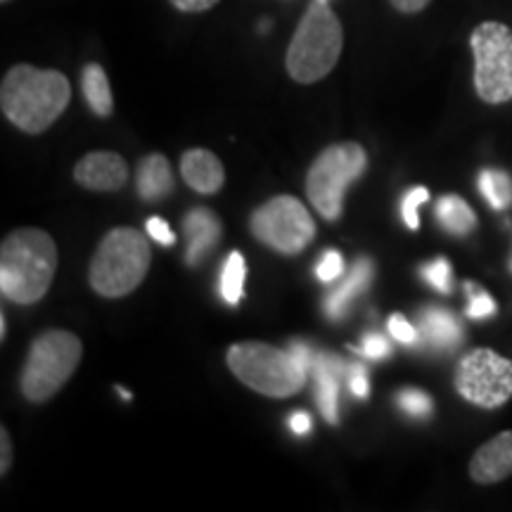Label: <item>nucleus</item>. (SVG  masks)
<instances>
[{"label": "nucleus", "instance_id": "nucleus-1", "mask_svg": "<svg viewBox=\"0 0 512 512\" xmlns=\"http://www.w3.org/2000/svg\"><path fill=\"white\" fill-rule=\"evenodd\" d=\"M72 100L69 79L57 69H36L31 64H15L0 83V110L19 131H48L67 110Z\"/></svg>", "mask_w": 512, "mask_h": 512}, {"label": "nucleus", "instance_id": "nucleus-2", "mask_svg": "<svg viewBox=\"0 0 512 512\" xmlns=\"http://www.w3.org/2000/svg\"><path fill=\"white\" fill-rule=\"evenodd\" d=\"M313 358L316 354L304 342H292L290 349L266 342H238L228 349L226 363L230 373L256 394L287 399L302 392L309 382Z\"/></svg>", "mask_w": 512, "mask_h": 512}, {"label": "nucleus", "instance_id": "nucleus-3", "mask_svg": "<svg viewBox=\"0 0 512 512\" xmlns=\"http://www.w3.org/2000/svg\"><path fill=\"white\" fill-rule=\"evenodd\" d=\"M57 271V247L46 230L19 228L0 247V294L31 306L46 297Z\"/></svg>", "mask_w": 512, "mask_h": 512}, {"label": "nucleus", "instance_id": "nucleus-4", "mask_svg": "<svg viewBox=\"0 0 512 512\" xmlns=\"http://www.w3.org/2000/svg\"><path fill=\"white\" fill-rule=\"evenodd\" d=\"M344 48V29L328 0H313L299 19L287 48V74L297 83H316L337 67Z\"/></svg>", "mask_w": 512, "mask_h": 512}, {"label": "nucleus", "instance_id": "nucleus-5", "mask_svg": "<svg viewBox=\"0 0 512 512\" xmlns=\"http://www.w3.org/2000/svg\"><path fill=\"white\" fill-rule=\"evenodd\" d=\"M152 264V249L136 228H114L100 240L91 266L88 283L100 297L119 299L143 283Z\"/></svg>", "mask_w": 512, "mask_h": 512}, {"label": "nucleus", "instance_id": "nucleus-6", "mask_svg": "<svg viewBox=\"0 0 512 512\" xmlns=\"http://www.w3.org/2000/svg\"><path fill=\"white\" fill-rule=\"evenodd\" d=\"M83 356V344L74 332L48 330L31 342L27 361L22 368L24 399L31 403H46L72 380Z\"/></svg>", "mask_w": 512, "mask_h": 512}, {"label": "nucleus", "instance_id": "nucleus-7", "mask_svg": "<svg viewBox=\"0 0 512 512\" xmlns=\"http://www.w3.org/2000/svg\"><path fill=\"white\" fill-rule=\"evenodd\" d=\"M368 152L358 143L325 147L306 174V195L325 221H337L344 211L349 185L366 174Z\"/></svg>", "mask_w": 512, "mask_h": 512}, {"label": "nucleus", "instance_id": "nucleus-8", "mask_svg": "<svg viewBox=\"0 0 512 512\" xmlns=\"http://www.w3.org/2000/svg\"><path fill=\"white\" fill-rule=\"evenodd\" d=\"M475 91L486 105L512 100V29L501 22H482L472 31Z\"/></svg>", "mask_w": 512, "mask_h": 512}, {"label": "nucleus", "instance_id": "nucleus-9", "mask_svg": "<svg viewBox=\"0 0 512 512\" xmlns=\"http://www.w3.org/2000/svg\"><path fill=\"white\" fill-rule=\"evenodd\" d=\"M254 238L273 252L294 256L304 252L316 238V223L302 200L278 195L261 204L249 221Z\"/></svg>", "mask_w": 512, "mask_h": 512}, {"label": "nucleus", "instance_id": "nucleus-10", "mask_svg": "<svg viewBox=\"0 0 512 512\" xmlns=\"http://www.w3.org/2000/svg\"><path fill=\"white\" fill-rule=\"evenodd\" d=\"M453 384L472 406L501 408L512 399V361L494 349H472L458 361Z\"/></svg>", "mask_w": 512, "mask_h": 512}, {"label": "nucleus", "instance_id": "nucleus-11", "mask_svg": "<svg viewBox=\"0 0 512 512\" xmlns=\"http://www.w3.org/2000/svg\"><path fill=\"white\" fill-rule=\"evenodd\" d=\"M74 181L93 192H117L128 181V164L117 152H88L74 166Z\"/></svg>", "mask_w": 512, "mask_h": 512}, {"label": "nucleus", "instance_id": "nucleus-12", "mask_svg": "<svg viewBox=\"0 0 512 512\" xmlns=\"http://www.w3.org/2000/svg\"><path fill=\"white\" fill-rule=\"evenodd\" d=\"M512 475V430L496 434L477 448L470 460V477L477 484H498Z\"/></svg>", "mask_w": 512, "mask_h": 512}, {"label": "nucleus", "instance_id": "nucleus-13", "mask_svg": "<svg viewBox=\"0 0 512 512\" xmlns=\"http://www.w3.org/2000/svg\"><path fill=\"white\" fill-rule=\"evenodd\" d=\"M183 235L188 247H185V261L188 266H197L209 256L211 249L219 245L221 223L216 214L207 207L190 209L183 219Z\"/></svg>", "mask_w": 512, "mask_h": 512}, {"label": "nucleus", "instance_id": "nucleus-14", "mask_svg": "<svg viewBox=\"0 0 512 512\" xmlns=\"http://www.w3.org/2000/svg\"><path fill=\"white\" fill-rule=\"evenodd\" d=\"M344 366L337 356L332 354H316L313 358V382H316V401L323 418L330 422V425H337L339 422V380H342Z\"/></svg>", "mask_w": 512, "mask_h": 512}, {"label": "nucleus", "instance_id": "nucleus-15", "mask_svg": "<svg viewBox=\"0 0 512 512\" xmlns=\"http://www.w3.org/2000/svg\"><path fill=\"white\" fill-rule=\"evenodd\" d=\"M181 176L200 195H216L226 183V171H223L221 159L214 152L202 150V147L188 150L181 157Z\"/></svg>", "mask_w": 512, "mask_h": 512}, {"label": "nucleus", "instance_id": "nucleus-16", "mask_svg": "<svg viewBox=\"0 0 512 512\" xmlns=\"http://www.w3.org/2000/svg\"><path fill=\"white\" fill-rule=\"evenodd\" d=\"M373 273V261H370L368 256L356 259V264L351 266V271L347 275H344L342 283H339L335 290L328 294V299H325V313H328L330 320H342L347 316L354 299L361 297V294L370 287V283H373Z\"/></svg>", "mask_w": 512, "mask_h": 512}, {"label": "nucleus", "instance_id": "nucleus-17", "mask_svg": "<svg viewBox=\"0 0 512 512\" xmlns=\"http://www.w3.org/2000/svg\"><path fill=\"white\" fill-rule=\"evenodd\" d=\"M420 339L430 349L453 351L463 342V325L456 313L432 306L420 316Z\"/></svg>", "mask_w": 512, "mask_h": 512}, {"label": "nucleus", "instance_id": "nucleus-18", "mask_svg": "<svg viewBox=\"0 0 512 512\" xmlns=\"http://www.w3.org/2000/svg\"><path fill=\"white\" fill-rule=\"evenodd\" d=\"M176 188L174 169L164 155H147L138 162L136 190L145 202H159Z\"/></svg>", "mask_w": 512, "mask_h": 512}, {"label": "nucleus", "instance_id": "nucleus-19", "mask_svg": "<svg viewBox=\"0 0 512 512\" xmlns=\"http://www.w3.org/2000/svg\"><path fill=\"white\" fill-rule=\"evenodd\" d=\"M81 88H83V98H86L88 107L95 117L107 119L112 117L114 112V98H112V86L110 79H107L105 69L100 64H86L81 72Z\"/></svg>", "mask_w": 512, "mask_h": 512}, {"label": "nucleus", "instance_id": "nucleus-20", "mask_svg": "<svg viewBox=\"0 0 512 512\" xmlns=\"http://www.w3.org/2000/svg\"><path fill=\"white\" fill-rule=\"evenodd\" d=\"M437 221L446 233L456 235V238H465V235H470L477 228V214L458 195L441 197L437 202Z\"/></svg>", "mask_w": 512, "mask_h": 512}, {"label": "nucleus", "instance_id": "nucleus-21", "mask_svg": "<svg viewBox=\"0 0 512 512\" xmlns=\"http://www.w3.org/2000/svg\"><path fill=\"white\" fill-rule=\"evenodd\" d=\"M247 264L240 252H230L226 264L221 268V297L228 306H238L245 294Z\"/></svg>", "mask_w": 512, "mask_h": 512}, {"label": "nucleus", "instance_id": "nucleus-22", "mask_svg": "<svg viewBox=\"0 0 512 512\" xmlns=\"http://www.w3.org/2000/svg\"><path fill=\"white\" fill-rule=\"evenodd\" d=\"M479 192L491 209L505 211L512 204V178L505 171L484 169L479 174Z\"/></svg>", "mask_w": 512, "mask_h": 512}, {"label": "nucleus", "instance_id": "nucleus-23", "mask_svg": "<svg viewBox=\"0 0 512 512\" xmlns=\"http://www.w3.org/2000/svg\"><path fill=\"white\" fill-rule=\"evenodd\" d=\"M396 406L415 420H425L432 415L434 403L432 396L422 392V389H401V392L396 394Z\"/></svg>", "mask_w": 512, "mask_h": 512}, {"label": "nucleus", "instance_id": "nucleus-24", "mask_svg": "<svg viewBox=\"0 0 512 512\" xmlns=\"http://www.w3.org/2000/svg\"><path fill=\"white\" fill-rule=\"evenodd\" d=\"M422 275H425L427 283H430L437 292L451 294V290H453V268H451V264H448V259H444V256H437L432 264H427L425 268H422Z\"/></svg>", "mask_w": 512, "mask_h": 512}, {"label": "nucleus", "instance_id": "nucleus-25", "mask_svg": "<svg viewBox=\"0 0 512 512\" xmlns=\"http://www.w3.org/2000/svg\"><path fill=\"white\" fill-rule=\"evenodd\" d=\"M465 290L470 292V299H467V318L472 320H484V318H491L496 313V302L494 297H491L489 292L479 290L477 285L467 283Z\"/></svg>", "mask_w": 512, "mask_h": 512}, {"label": "nucleus", "instance_id": "nucleus-26", "mask_svg": "<svg viewBox=\"0 0 512 512\" xmlns=\"http://www.w3.org/2000/svg\"><path fill=\"white\" fill-rule=\"evenodd\" d=\"M430 200V190L422 188H413L411 192H406V197H403L401 202V216H403V223H406V228L411 230H418L420 228V216H418V209Z\"/></svg>", "mask_w": 512, "mask_h": 512}, {"label": "nucleus", "instance_id": "nucleus-27", "mask_svg": "<svg viewBox=\"0 0 512 512\" xmlns=\"http://www.w3.org/2000/svg\"><path fill=\"white\" fill-rule=\"evenodd\" d=\"M344 256L337 252V249H330V252H325L320 256L318 266H316V275L320 283H335L337 278H342L344 275Z\"/></svg>", "mask_w": 512, "mask_h": 512}, {"label": "nucleus", "instance_id": "nucleus-28", "mask_svg": "<svg viewBox=\"0 0 512 512\" xmlns=\"http://www.w3.org/2000/svg\"><path fill=\"white\" fill-rule=\"evenodd\" d=\"M358 351L361 356L370 358V361H382V358H387L392 354V344H389V339L380 335V332H370V335L363 337V344L361 349H354Z\"/></svg>", "mask_w": 512, "mask_h": 512}, {"label": "nucleus", "instance_id": "nucleus-29", "mask_svg": "<svg viewBox=\"0 0 512 512\" xmlns=\"http://www.w3.org/2000/svg\"><path fill=\"white\" fill-rule=\"evenodd\" d=\"M387 330H389V335H392L396 342H401V344H418L420 342V330H415L413 325L408 323V318L401 316V313H394V316L387 320Z\"/></svg>", "mask_w": 512, "mask_h": 512}, {"label": "nucleus", "instance_id": "nucleus-30", "mask_svg": "<svg viewBox=\"0 0 512 512\" xmlns=\"http://www.w3.org/2000/svg\"><path fill=\"white\" fill-rule=\"evenodd\" d=\"M347 387L356 399H368L370 396V382L366 368H363L361 363H354V366L347 368Z\"/></svg>", "mask_w": 512, "mask_h": 512}, {"label": "nucleus", "instance_id": "nucleus-31", "mask_svg": "<svg viewBox=\"0 0 512 512\" xmlns=\"http://www.w3.org/2000/svg\"><path fill=\"white\" fill-rule=\"evenodd\" d=\"M147 235H150L152 240L159 242V245H164V247L176 245L174 230L169 228V223H166L162 216H152V219L147 221Z\"/></svg>", "mask_w": 512, "mask_h": 512}, {"label": "nucleus", "instance_id": "nucleus-32", "mask_svg": "<svg viewBox=\"0 0 512 512\" xmlns=\"http://www.w3.org/2000/svg\"><path fill=\"white\" fill-rule=\"evenodd\" d=\"M169 3L181 12H207L214 8L219 0H169Z\"/></svg>", "mask_w": 512, "mask_h": 512}, {"label": "nucleus", "instance_id": "nucleus-33", "mask_svg": "<svg viewBox=\"0 0 512 512\" xmlns=\"http://www.w3.org/2000/svg\"><path fill=\"white\" fill-rule=\"evenodd\" d=\"M0 475H8V470H10V465H12V444H10V434H8V430H0Z\"/></svg>", "mask_w": 512, "mask_h": 512}, {"label": "nucleus", "instance_id": "nucleus-34", "mask_svg": "<svg viewBox=\"0 0 512 512\" xmlns=\"http://www.w3.org/2000/svg\"><path fill=\"white\" fill-rule=\"evenodd\" d=\"M313 427V420L309 413L304 411H297L294 415H290V430L297 434V437H304V434H309Z\"/></svg>", "mask_w": 512, "mask_h": 512}, {"label": "nucleus", "instance_id": "nucleus-35", "mask_svg": "<svg viewBox=\"0 0 512 512\" xmlns=\"http://www.w3.org/2000/svg\"><path fill=\"white\" fill-rule=\"evenodd\" d=\"M394 5V10L403 12V15H418L432 3V0H389Z\"/></svg>", "mask_w": 512, "mask_h": 512}, {"label": "nucleus", "instance_id": "nucleus-36", "mask_svg": "<svg viewBox=\"0 0 512 512\" xmlns=\"http://www.w3.org/2000/svg\"><path fill=\"white\" fill-rule=\"evenodd\" d=\"M5 332H8V323H5V316H0V339H5Z\"/></svg>", "mask_w": 512, "mask_h": 512}, {"label": "nucleus", "instance_id": "nucleus-37", "mask_svg": "<svg viewBox=\"0 0 512 512\" xmlns=\"http://www.w3.org/2000/svg\"><path fill=\"white\" fill-rule=\"evenodd\" d=\"M508 268H510V273H512V252H510V259H508Z\"/></svg>", "mask_w": 512, "mask_h": 512}, {"label": "nucleus", "instance_id": "nucleus-38", "mask_svg": "<svg viewBox=\"0 0 512 512\" xmlns=\"http://www.w3.org/2000/svg\"><path fill=\"white\" fill-rule=\"evenodd\" d=\"M0 3H10V0H0Z\"/></svg>", "mask_w": 512, "mask_h": 512}]
</instances>
